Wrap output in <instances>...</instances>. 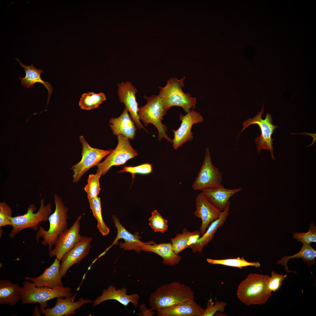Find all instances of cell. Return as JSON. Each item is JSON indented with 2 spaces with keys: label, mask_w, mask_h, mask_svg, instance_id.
Returning <instances> with one entry per match:
<instances>
[{
  "label": "cell",
  "mask_w": 316,
  "mask_h": 316,
  "mask_svg": "<svg viewBox=\"0 0 316 316\" xmlns=\"http://www.w3.org/2000/svg\"><path fill=\"white\" fill-rule=\"evenodd\" d=\"M118 94L120 101L123 102L126 109L130 113V116L139 129L145 128L140 122L138 115L139 108L135 95L138 92L136 87L128 81L118 84Z\"/></svg>",
  "instance_id": "2e32d148"
},
{
  "label": "cell",
  "mask_w": 316,
  "mask_h": 316,
  "mask_svg": "<svg viewBox=\"0 0 316 316\" xmlns=\"http://www.w3.org/2000/svg\"><path fill=\"white\" fill-rule=\"evenodd\" d=\"M287 276L286 274H279L272 271L271 276L269 278L267 283V287L269 291L271 293L272 291L275 292L278 290Z\"/></svg>",
  "instance_id": "d590c367"
},
{
  "label": "cell",
  "mask_w": 316,
  "mask_h": 316,
  "mask_svg": "<svg viewBox=\"0 0 316 316\" xmlns=\"http://www.w3.org/2000/svg\"><path fill=\"white\" fill-rule=\"evenodd\" d=\"M152 252L158 255L163 259L164 265L174 266L178 264L182 260L181 256L174 252L171 243L156 244L150 241L145 243L142 245V251Z\"/></svg>",
  "instance_id": "7402d4cb"
},
{
  "label": "cell",
  "mask_w": 316,
  "mask_h": 316,
  "mask_svg": "<svg viewBox=\"0 0 316 316\" xmlns=\"http://www.w3.org/2000/svg\"><path fill=\"white\" fill-rule=\"evenodd\" d=\"M179 119L181 122L180 126L176 130H172L174 133L173 147L176 150L187 142L193 140V133L191 131L193 126L203 121L202 116L194 109L190 110L185 115L180 113Z\"/></svg>",
  "instance_id": "4fadbf2b"
},
{
  "label": "cell",
  "mask_w": 316,
  "mask_h": 316,
  "mask_svg": "<svg viewBox=\"0 0 316 316\" xmlns=\"http://www.w3.org/2000/svg\"><path fill=\"white\" fill-rule=\"evenodd\" d=\"M91 237L83 236L81 240L61 258L59 271L61 277L64 276L68 269L75 264H79L88 255L91 248Z\"/></svg>",
  "instance_id": "e0dca14e"
},
{
  "label": "cell",
  "mask_w": 316,
  "mask_h": 316,
  "mask_svg": "<svg viewBox=\"0 0 316 316\" xmlns=\"http://www.w3.org/2000/svg\"><path fill=\"white\" fill-rule=\"evenodd\" d=\"M127 292V289L125 287L116 289L114 286L111 285L107 289H104L101 295L93 301V307L104 301L114 300L126 307L131 303L136 308L138 305L139 296L137 294L128 295Z\"/></svg>",
  "instance_id": "ffe728a7"
},
{
  "label": "cell",
  "mask_w": 316,
  "mask_h": 316,
  "mask_svg": "<svg viewBox=\"0 0 316 316\" xmlns=\"http://www.w3.org/2000/svg\"><path fill=\"white\" fill-rule=\"evenodd\" d=\"M12 212V209L6 202L0 203V229L7 225L11 226L10 218Z\"/></svg>",
  "instance_id": "8d00e7d4"
},
{
  "label": "cell",
  "mask_w": 316,
  "mask_h": 316,
  "mask_svg": "<svg viewBox=\"0 0 316 316\" xmlns=\"http://www.w3.org/2000/svg\"><path fill=\"white\" fill-rule=\"evenodd\" d=\"M109 122L114 135L121 134L129 139H133L137 128L126 108L119 117L111 118Z\"/></svg>",
  "instance_id": "cb8c5ba5"
},
{
  "label": "cell",
  "mask_w": 316,
  "mask_h": 316,
  "mask_svg": "<svg viewBox=\"0 0 316 316\" xmlns=\"http://www.w3.org/2000/svg\"><path fill=\"white\" fill-rule=\"evenodd\" d=\"M54 197L55 208L54 212L48 218L49 228L46 231L39 225L35 236L38 242L40 237L43 238L42 244L44 245H49V251L52 250L53 246L59 236L67 229L68 226V208L65 206L60 196L55 194Z\"/></svg>",
  "instance_id": "3957f363"
},
{
  "label": "cell",
  "mask_w": 316,
  "mask_h": 316,
  "mask_svg": "<svg viewBox=\"0 0 316 316\" xmlns=\"http://www.w3.org/2000/svg\"><path fill=\"white\" fill-rule=\"evenodd\" d=\"M88 200L93 215L97 220L98 229L102 235H107L109 232V229L106 225L103 219L100 198L97 196Z\"/></svg>",
  "instance_id": "f546056e"
},
{
  "label": "cell",
  "mask_w": 316,
  "mask_h": 316,
  "mask_svg": "<svg viewBox=\"0 0 316 316\" xmlns=\"http://www.w3.org/2000/svg\"><path fill=\"white\" fill-rule=\"evenodd\" d=\"M207 262L213 265H220L227 266L238 267L242 269L244 267L249 266H254L256 267H260V265L258 262H249L245 260L243 257L234 258H228L223 259H213L207 258Z\"/></svg>",
  "instance_id": "4dcf8cb0"
},
{
  "label": "cell",
  "mask_w": 316,
  "mask_h": 316,
  "mask_svg": "<svg viewBox=\"0 0 316 316\" xmlns=\"http://www.w3.org/2000/svg\"><path fill=\"white\" fill-rule=\"evenodd\" d=\"M117 139L118 143L115 149L97 166L96 173L101 176L106 173L112 166L123 165L138 155L131 145L128 138L119 134L117 136Z\"/></svg>",
  "instance_id": "9c48e42d"
},
{
  "label": "cell",
  "mask_w": 316,
  "mask_h": 316,
  "mask_svg": "<svg viewBox=\"0 0 316 316\" xmlns=\"http://www.w3.org/2000/svg\"><path fill=\"white\" fill-rule=\"evenodd\" d=\"M63 298H57L55 306L51 308H44L40 305V312L46 316H70L76 314V310L85 304L93 303V302L90 299H85L82 298L75 302V296L66 297L64 299Z\"/></svg>",
  "instance_id": "9a60e30c"
},
{
  "label": "cell",
  "mask_w": 316,
  "mask_h": 316,
  "mask_svg": "<svg viewBox=\"0 0 316 316\" xmlns=\"http://www.w3.org/2000/svg\"><path fill=\"white\" fill-rule=\"evenodd\" d=\"M152 171V165L150 164H144L134 167L124 166L118 172H128L131 174L133 175L135 174H149L151 173Z\"/></svg>",
  "instance_id": "f35d334b"
},
{
  "label": "cell",
  "mask_w": 316,
  "mask_h": 316,
  "mask_svg": "<svg viewBox=\"0 0 316 316\" xmlns=\"http://www.w3.org/2000/svg\"><path fill=\"white\" fill-rule=\"evenodd\" d=\"M144 96L147 102L145 105L139 108L138 113L140 120L142 121L145 126L152 123L157 128L159 141L165 138L172 143V140L166 133L167 127L162 122L163 117L167 114V111L164 108L161 98L159 95H152L150 97Z\"/></svg>",
  "instance_id": "52a82bcc"
},
{
  "label": "cell",
  "mask_w": 316,
  "mask_h": 316,
  "mask_svg": "<svg viewBox=\"0 0 316 316\" xmlns=\"http://www.w3.org/2000/svg\"><path fill=\"white\" fill-rule=\"evenodd\" d=\"M106 99L105 95L102 92L84 93L81 95L79 105L82 109L89 110L98 107Z\"/></svg>",
  "instance_id": "f1b7e54d"
},
{
  "label": "cell",
  "mask_w": 316,
  "mask_h": 316,
  "mask_svg": "<svg viewBox=\"0 0 316 316\" xmlns=\"http://www.w3.org/2000/svg\"><path fill=\"white\" fill-rule=\"evenodd\" d=\"M40 206L38 211L35 213L36 208L33 204L28 207L27 212L24 214L11 217L10 218L12 229L9 234L11 239L13 238L19 232L27 228L37 231L39 223L42 221H48V218L52 214V205L51 203L44 205V197L41 198Z\"/></svg>",
  "instance_id": "8992f818"
},
{
  "label": "cell",
  "mask_w": 316,
  "mask_h": 316,
  "mask_svg": "<svg viewBox=\"0 0 316 316\" xmlns=\"http://www.w3.org/2000/svg\"><path fill=\"white\" fill-rule=\"evenodd\" d=\"M214 303L211 298L208 300L203 316H213L218 311L222 312L227 304L226 302L219 301H216L214 305Z\"/></svg>",
  "instance_id": "74e56055"
},
{
  "label": "cell",
  "mask_w": 316,
  "mask_h": 316,
  "mask_svg": "<svg viewBox=\"0 0 316 316\" xmlns=\"http://www.w3.org/2000/svg\"><path fill=\"white\" fill-rule=\"evenodd\" d=\"M82 146V158L80 161L71 167L73 172V182L77 183L83 175L90 168L97 166L101 160L111 152L92 147L84 137H79Z\"/></svg>",
  "instance_id": "8fae6325"
},
{
  "label": "cell",
  "mask_w": 316,
  "mask_h": 316,
  "mask_svg": "<svg viewBox=\"0 0 316 316\" xmlns=\"http://www.w3.org/2000/svg\"><path fill=\"white\" fill-rule=\"evenodd\" d=\"M204 310L192 299L158 310L157 314L159 316H203Z\"/></svg>",
  "instance_id": "44dd1931"
},
{
  "label": "cell",
  "mask_w": 316,
  "mask_h": 316,
  "mask_svg": "<svg viewBox=\"0 0 316 316\" xmlns=\"http://www.w3.org/2000/svg\"><path fill=\"white\" fill-rule=\"evenodd\" d=\"M112 219L116 228L117 233L116 237L111 245L107 248L104 251L105 252L109 249L114 245L118 243V241L123 239L124 242H120L119 246L121 248L124 250H134L138 253H140L142 251V248L145 243L142 242L140 240L142 238L139 236V233H135L132 234L128 231L121 224L119 219L115 215H113Z\"/></svg>",
  "instance_id": "ac0fdd59"
},
{
  "label": "cell",
  "mask_w": 316,
  "mask_h": 316,
  "mask_svg": "<svg viewBox=\"0 0 316 316\" xmlns=\"http://www.w3.org/2000/svg\"><path fill=\"white\" fill-rule=\"evenodd\" d=\"M60 261L56 257L53 263L40 275L35 277H25V279L30 281L37 287L55 288L64 286L60 273Z\"/></svg>",
  "instance_id": "d6986e66"
},
{
  "label": "cell",
  "mask_w": 316,
  "mask_h": 316,
  "mask_svg": "<svg viewBox=\"0 0 316 316\" xmlns=\"http://www.w3.org/2000/svg\"><path fill=\"white\" fill-rule=\"evenodd\" d=\"M140 309L141 312L138 314L139 316H152L155 314L154 312L151 308L150 309L147 308L144 304L140 306Z\"/></svg>",
  "instance_id": "ab89813d"
},
{
  "label": "cell",
  "mask_w": 316,
  "mask_h": 316,
  "mask_svg": "<svg viewBox=\"0 0 316 316\" xmlns=\"http://www.w3.org/2000/svg\"><path fill=\"white\" fill-rule=\"evenodd\" d=\"M314 223H311L309 231L307 233L294 232L293 238L303 244H310L316 242V227Z\"/></svg>",
  "instance_id": "e575fe53"
},
{
  "label": "cell",
  "mask_w": 316,
  "mask_h": 316,
  "mask_svg": "<svg viewBox=\"0 0 316 316\" xmlns=\"http://www.w3.org/2000/svg\"><path fill=\"white\" fill-rule=\"evenodd\" d=\"M101 176L100 174L97 173L95 174H92L89 175L87 179V183L84 188V190L87 194L88 200L98 196L101 190L99 179Z\"/></svg>",
  "instance_id": "d6a6232c"
},
{
  "label": "cell",
  "mask_w": 316,
  "mask_h": 316,
  "mask_svg": "<svg viewBox=\"0 0 316 316\" xmlns=\"http://www.w3.org/2000/svg\"><path fill=\"white\" fill-rule=\"evenodd\" d=\"M222 174L213 164L208 147L206 148L203 163L193 183V190L203 191L219 187L222 185Z\"/></svg>",
  "instance_id": "30bf717a"
},
{
  "label": "cell",
  "mask_w": 316,
  "mask_h": 316,
  "mask_svg": "<svg viewBox=\"0 0 316 316\" xmlns=\"http://www.w3.org/2000/svg\"><path fill=\"white\" fill-rule=\"evenodd\" d=\"M263 107L264 104L261 111L255 117L252 118H250L243 122V127L240 133L251 125H257L261 132L260 136L255 139L258 152L259 153L262 150H267L270 152L272 159L274 160L273 146L274 139L272 138V135L275 128L278 126L273 124L271 115L269 113L266 114L265 119L262 118V115L264 112Z\"/></svg>",
  "instance_id": "ba28073f"
},
{
  "label": "cell",
  "mask_w": 316,
  "mask_h": 316,
  "mask_svg": "<svg viewBox=\"0 0 316 316\" xmlns=\"http://www.w3.org/2000/svg\"><path fill=\"white\" fill-rule=\"evenodd\" d=\"M149 225L155 232L164 233L168 229L167 220L165 219L156 210L152 212L151 216L149 219Z\"/></svg>",
  "instance_id": "836d02e7"
},
{
  "label": "cell",
  "mask_w": 316,
  "mask_h": 316,
  "mask_svg": "<svg viewBox=\"0 0 316 316\" xmlns=\"http://www.w3.org/2000/svg\"><path fill=\"white\" fill-rule=\"evenodd\" d=\"M194 298L195 292L189 286L173 281L158 287L151 294L149 303L153 310H157Z\"/></svg>",
  "instance_id": "6da1fadb"
},
{
  "label": "cell",
  "mask_w": 316,
  "mask_h": 316,
  "mask_svg": "<svg viewBox=\"0 0 316 316\" xmlns=\"http://www.w3.org/2000/svg\"><path fill=\"white\" fill-rule=\"evenodd\" d=\"M199 232L198 230L190 232L184 228L182 233H177L175 237L171 238V243L174 253L178 254L183 250L188 248L187 244L190 237Z\"/></svg>",
  "instance_id": "1f68e13d"
},
{
  "label": "cell",
  "mask_w": 316,
  "mask_h": 316,
  "mask_svg": "<svg viewBox=\"0 0 316 316\" xmlns=\"http://www.w3.org/2000/svg\"><path fill=\"white\" fill-rule=\"evenodd\" d=\"M82 216L78 217L73 225L62 232L55 243L54 248L49 251L51 257L56 256L60 260L63 256L73 248L82 239L80 234V221Z\"/></svg>",
  "instance_id": "7c38bea8"
},
{
  "label": "cell",
  "mask_w": 316,
  "mask_h": 316,
  "mask_svg": "<svg viewBox=\"0 0 316 316\" xmlns=\"http://www.w3.org/2000/svg\"><path fill=\"white\" fill-rule=\"evenodd\" d=\"M185 79V76L180 79L171 78L167 80L165 86L159 87V95L166 111L174 106L181 107L187 113L190 109L195 108L197 104L196 98L191 97L188 92L185 93L182 90L184 87L183 82Z\"/></svg>",
  "instance_id": "277c9868"
},
{
  "label": "cell",
  "mask_w": 316,
  "mask_h": 316,
  "mask_svg": "<svg viewBox=\"0 0 316 316\" xmlns=\"http://www.w3.org/2000/svg\"><path fill=\"white\" fill-rule=\"evenodd\" d=\"M16 59L19 62L21 67L24 68L25 73V76L24 78H18L21 80L22 86L29 88L30 86H33L35 83H39L42 84L48 90L49 96L47 100V108L53 91L50 84L47 82L44 81L41 78L40 75L43 73V70L36 69L33 66V64L29 66H26L21 62L18 58H16Z\"/></svg>",
  "instance_id": "484cf974"
},
{
  "label": "cell",
  "mask_w": 316,
  "mask_h": 316,
  "mask_svg": "<svg viewBox=\"0 0 316 316\" xmlns=\"http://www.w3.org/2000/svg\"><path fill=\"white\" fill-rule=\"evenodd\" d=\"M21 288L9 280H0V303L13 306L21 299Z\"/></svg>",
  "instance_id": "4316f807"
},
{
  "label": "cell",
  "mask_w": 316,
  "mask_h": 316,
  "mask_svg": "<svg viewBox=\"0 0 316 316\" xmlns=\"http://www.w3.org/2000/svg\"><path fill=\"white\" fill-rule=\"evenodd\" d=\"M241 190V188L227 189L222 185L219 187L205 189L202 192L211 202L222 211L225 209L229 198Z\"/></svg>",
  "instance_id": "d4e9b609"
},
{
  "label": "cell",
  "mask_w": 316,
  "mask_h": 316,
  "mask_svg": "<svg viewBox=\"0 0 316 316\" xmlns=\"http://www.w3.org/2000/svg\"><path fill=\"white\" fill-rule=\"evenodd\" d=\"M72 295V289L69 287H37L28 281H24L20 289L22 304L37 303L44 308L48 306L47 302L49 300L59 297H70Z\"/></svg>",
  "instance_id": "5b68a950"
},
{
  "label": "cell",
  "mask_w": 316,
  "mask_h": 316,
  "mask_svg": "<svg viewBox=\"0 0 316 316\" xmlns=\"http://www.w3.org/2000/svg\"><path fill=\"white\" fill-rule=\"evenodd\" d=\"M40 310L39 309V308L37 305L35 308L33 313V316H40Z\"/></svg>",
  "instance_id": "60d3db41"
},
{
  "label": "cell",
  "mask_w": 316,
  "mask_h": 316,
  "mask_svg": "<svg viewBox=\"0 0 316 316\" xmlns=\"http://www.w3.org/2000/svg\"><path fill=\"white\" fill-rule=\"evenodd\" d=\"M230 205V202L229 201L225 209L222 211L220 217L212 222L205 233L198 239L196 243L190 247L193 253H195L197 252L201 253L203 248L214 238L217 229L224 225L229 215Z\"/></svg>",
  "instance_id": "603a6c76"
},
{
  "label": "cell",
  "mask_w": 316,
  "mask_h": 316,
  "mask_svg": "<svg viewBox=\"0 0 316 316\" xmlns=\"http://www.w3.org/2000/svg\"><path fill=\"white\" fill-rule=\"evenodd\" d=\"M195 207L194 214L201 219L199 229L202 236L210 224L220 217L222 211L211 202L202 192L196 197Z\"/></svg>",
  "instance_id": "5bb4252c"
},
{
  "label": "cell",
  "mask_w": 316,
  "mask_h": 316,
  "mask_svg": "<svg viewBox=\"0 0 316 316\" xmlns=\"http://www.w3.org/2000/svg\"><path fill=\"white\" fill-rule=\"evenodd\" d=\"M316 257V251L310 245L303 244L300 250L298 253L291 256H285L282 257L280 260L277 261L276 264H281L283 265L285 267V270L286 272H293L296 273L295 271L294 272L289 270L287 267V263L289 259L302 258L303 259V262L306 263L308 267H310L312 265H315V258Z\"/></svg>",
  "instance_id": "83f0119b"
},
{
  "label": "cell",
  "mask_w": 316,
  "mask_h": 316,
  "mask_svg": "<svg viewBox=\"0 0 316 316\" xmlns=\"http://www.w3.org/2000/svg\"><path fill=\"white\" fill-rule=\"evenodd\" d=\"M269 277L266 275L249 274L238 287V298L247 305L265 303L271 296L267 287Z\"/></svg>",
  "instance_id": "7a4b0ae2"
}]
</instances>
